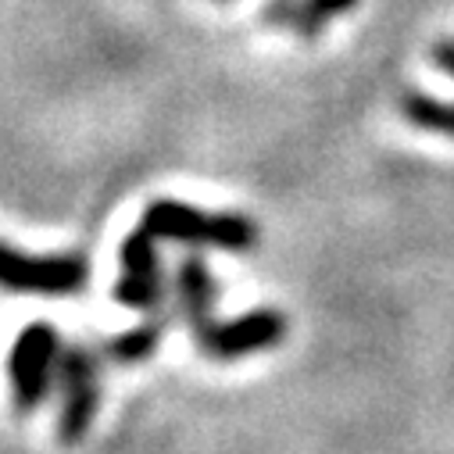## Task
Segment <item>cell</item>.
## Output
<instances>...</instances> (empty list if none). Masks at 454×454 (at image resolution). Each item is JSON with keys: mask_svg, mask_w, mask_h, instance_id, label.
<instances>
[{"mask_svg": "<svg viewBox=\"0 0 454 454\" xmlns=\"http://www.w3.org/2000/svg\"><path fill=\"white\" fill-rule=\"evenodd\" d=\"M433 61L454 75V40L450 43H440L433 51ZM401 111L404 119L419 129H429V133H443V137H454V104H443V100H433L426 93H404L401 97Z\"/></svg>", "mask_w": 454, "mask_h": 454, "instance_id": "obj_8", "label": "cell"}, {"mask_svg": "<svg viewBox=\"0 0 454 454\" xmlns=\"http://www.w3.org/2000/svg\"><path fill=\"white\" fill-rule=\"evenodd\" d=\"M90 265L82 254H26L0 244V290L29 297H72L86 286Z\"/></svg>", "mask_w": 454, "mask_h": 454, "instance_id": "obj_3", "label": "cell"}, {"mask_svg": "<svg viewBox=\"0 0 454 454\" xmlns=\"http://www.w3.org/2000/svg\"><path fill=\"white\" fill-rule=\"evenodd\" d=\"M358 4V0H301V8L290 22V29L301 36V40H315L333 19L348 15L351 8Z\"/></svg>", "mask_w": 454, "mask_h": 454, "instance_id": "obj_10", "label": "cell"}, {"mask_svg": "<svg viewBox=\"0 0 454 454\" xmlns=\"http://www.w3.org/2000/svg\"><path fill=\"white\" fill-rule=\"evenodd\" d=\"M176 297H179V311L183 322L197 333H204L215 322V304H218V283L207 272V265L200 258H186L176 272Z\"/></svg>", "mask_w": 454, "mask_h": 454, "instance_id": "obj_7", "label": "cell"}, {"mask_svg": "<svg viewBox=\"0 0 454 454\" xmlns=\"http://www.w3.org/2000/svg\"><path fill=\"white\" fill-rule=\"evenodd\" d=\"M161 254L158 237H151L144 225L133 230L119 247V283L115 301L137 311H154L161 304Z\"/></svg>", "mask_w": 454, "mask_h": 454, "instance_id": "obj_6", "label": "cell"}, {"mask_svg": "<svg viewBox=\"0 0 454 454\" xmlns=\"http://www.w3.org/2000/svg\"><path fill=\"white\" fill-rule=\"evenodd\" d=\"M297 8H301V0H269V8H265L262 19L269 26H290L294 15H297Z\"/></svg>", "mask_w": 454, "mask_h": 454, "instance_id": "obj_11", "label": "cell"}, {"mask_svg": "<svg viewBox=\"0 0 454 454\" xmlns=\"http://www.w3.org/2000/svg\"><path fill=\"white\" fill-rule=\"evenodd\" d=\"M140 225L158 240H176V244H190V247H218V251H233V254L258 247L254 218L237 215V211L204 215L183 200H151Z\"/></svg>", "mask_w": 454, "mask_h": 454, "instance_id": "obj_1", "label": "cell"}, {"mask_svg": "<svg viewBox=\"0 0 454 454\" xmlns=\"http://www.w3.org/2000/svg\"><path fill=\"white\" fill-rule=\"evenodd\" d=\"M61 355H65V344L58 329L47 322H33L15 336L8 355V383H12V401L19 415H33L47 401L58 380Z\"/></svg>", "mask_w": 454, "mask_h": 454, "instance_id": "obj_2", "label": "cell"}, {"mask_svg": "<svg viewBox=\"0 0 454 454\" xmlns=\"http://www.w3.org/2000/svg\"><path fill=\"white\" fill-rule=\"evenodd\" d=\"M286 336V315L279 308H254L247 315L211 322L204 333H197V348L204 358L215 362H237L262 351H272Z\"/></svg>", "mask_w": 454, "mask_h": 454, "instance_id": "obj_5", "label": "cell"}, {"mask_svg": "<svg viewBox=\"0 0 454 454\" xmlns=\"http://www.w3.org/2000/svg\"><path fill=\"white\" fill-rule=\"evenodd\" d=\"M165 318L161 315H151L147 322H140L137 329H129V333H122V336H115V340H107V348H104V355L111 358V362H119V365H140V362H147L151 355H158V348H161V340H165Z\"/></svg>", "mask_w": 454, "mask_h": 454, "instance_id": "obj_9", "label": "cell"}, {"mask_svg": "<svg viewBox=\"0 0 454 454\" xmlns=\"http://www.w3.org/2000/svg\"><path fill=\"white\" fill-rule=\"evenodd\" d=\"M58 390H61L58 440L72 447L90 433L97 408H100V358L86 344L65 348L61 365H58Z\"/></svg>", "mask_w": 454, "mask_h": 454, "instance_id": "obj_4", "label": "cell"}]
</instances>
